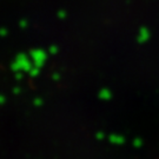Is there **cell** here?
<instances>
[{"label": "cell", "instance_id": "cell-6", "mask_svg": "<svg viewBox=\"0 0 159 159\" xmlns=\"http://www.w3.org/2000/svg\"><path fill=\"white\" fill-rule=\"evenodd\" d=\"M58 51H59V48H58V47L56 45L50 46V48H48V52H50L51 54H57Z\"/></svg>", "mask_w": 159, "mask_h": 159}, {"label": "cell", "instance_id": "cell-12", "mask_svg": "<svg viewBox=\"0 0 159 159\" xmlns=\"http://www.w3.org/2000/svg\"><path fill=\"white\" fill-rule=\"evenodd\" d=\"M16 78H17L18 80L23 79V72H16Z\"/></svg>", "mask_w": 159, "mask_h": 159}, {"label": "cell", "instance_id": "cell-1", "mask_svg": "<svg viewBox=\"0 0 159 159\" xmlns=\"http://www.w3.org/2000/svg\"><path fill=\"white\" fill-rule=\"evenodd\" d=\"M11 67L14 72H29L30 70L33 67V64L31 63V60L26 54L20 53L17 56Z\"/></svg>", "mask_w": 159, "mask_h": 159}, {"label": "cell", "instance_id": "cell-16", "mask_svg": "<svg viewBox=\"0 0 159 159\" xmlns=\"http://www.w3.org/2000/svg\"><path fill=\"white\" fill-rule=\"evenodd\" d=\"M102 136H104L102 133H98V138H102Z\"/></svg>", "mask_w": 159, "mask_h": 159}, {"label": "cell", "instance_id": "cell-9", "mask_svg": "<svg viewBox=\"0 0 159 159\" xmlns=\"http://www.w3.org/2000/svg\"><path fill=\"white\" fill-rule=\"evenodd\" d=\"M27 25H29L27 20H20V23H19V26H20L21 29H26V27H27Z\"/></svg>", "mask_w": 159, "mask_h": 159}, {"label": "cell", "instance_id": "cell-11", "mask_svg": "<svg viewBox=\"0 0 159 159\" xmlns=\"http://www.w3.org/2000/svg\"><path fill=\"white\" fill-rule=\"evenodd\" d=\"M7 30H5V29H1L0 30V37H6L7 35Z\"/></svg>", "mask_w": 159, "mask_h": 159}, {"label": "cell", "instance_id": "cell-13", "mask_svg": "<svg viewBox=\"0 0 159 159\" xmlns=\"http://www.w3.org/2000/svg\"><path fill=\"white\" fill-rule=\"evenodd\" d=\"M59 79H60V74L59 73L53 74V80H56V81H57V80H59Z\"/></svg>", "mask_w": 159, "mask_h": 159}, {"label": "cell", "instance_id": "cell-8", "mask_svg": "<svg viewBox=\"0 0 159 159\" xmlns=\"http://www.w3.org/2000/svg\"><path fill=\"white\" fill-rule=\"evenodd\" d=\"M33 104H34V106L39 107V106H41V105H43V100H41L40 98H37V99H34Z\"/></svg>", "mask_w": 159, "mask_h": 159}, {"label": "cell", "instance_id": "cell-4", "mask_svg": "<svg viewBox=\"0 0 159 159\" xmlns=\"http://www.w3.org/2000/svg\"><path fill=\"white\" fill-rule=\"evenodd\" d=\"M98 96H99V98H100L102 100H110V99L112 98V92L110 91L108 89H102V90L99 91Z\"/></svg>", "mask_w": 159, "mask_h": 159}, {"label": "cell", "instance_id": "cell-7", "mask_svg": "<svg viewBox=\"0 0 159 159\" xmlns=\"http://www.w3.org/2000/svg\"><path fill=\"white\" fill-rule=\"evenodd\" d=\"M111 140L114 142V143H121L123 142V138L119 137V136H112L111 137Z\"/></svg>", "mask_w": 159, "mask_h": 159}, {"label": "cell", "instance_id": "cell-10", "mask_svg": "<svg viewBox=\"0 0 159 159\" xmlns=\"http://www.w3.org/2000/svg\"><path fill=\"white\" fill-rule=\"evenodd\" d=\"M57 16H58V18H60V19H65V18H66V12H65V11H59Z\"/></svg>", "mask_w": 159, "mask_h": 159}, {"label": "cell", "instance_id": "cell-2", "mask_svg": "<svg viewBox=\"0 0 159 159\" xmlns=\"http://www.w3.org/2000/svg\"><path fill=\"white\" fill-rule=\"evenodd\" d=\"M31 58H32V63L34 66L41 67L47 59V53L43 50H33L31 51Z\"/></svg>", "mask_w": 159, "mask_h": 159}, {"label": "cell", "instance_id": "cell-5", "mask_svg": "<svg viewBox=\"0 0 159 159\" xmlns=\"http://www.w3.org/2000/svg\"><path fill=\"white\" fill-rule=\"evenodd\" d=\"M29 73H30V75H31V77H37V75L40 73V67H38V66H34V65H33V67L30 70Z\"/></svg>", "mask_w": 159, "mask_h": 159}, {"label": "cell", "instance_id": "cell-3", "mask_svg": "<svg viewBox=\"0 0 159 159\" xmlns=\"http://www.w3.org/2000/svg\"><path fill=\"white\" fill-rule=\"evenodd\" d=\"M150 31H148V29H145V27H143V29H140V31H139V33H138V37H137V39H138V41L140 43V44H144V43H146L148 39H150Z\"/></svg>", "mask_w": 159, "mask_h": 159}, {"label": "cell", "instance_id": "cell-15", "mask_svg": "<svg viewBox=\"0 0 159 159\" xmlns=\"http://www.w3.org/2000/svg\"><path fill=\"white\" fill-rule=\"evenodd\" d=\"M4 102H5V97L0 94V104H4Z\"/></svg>", "mask_w": 159, "mask_h": 159}, {"label": "cell", "instance_id": "cell-14", "mask_svg": "<svg viewBox=\"0 0 159 159\" xmlns=\"http://www.w3.org/2000/svg\"><path fill=\"white\" fill-rule=\"evenodd\" d=\"M20 92H21V90H20V89H19V87H16V89H14V90H13V93H14V94H19V93H20Z\"/></svg>", "mask_w": 159, "mask_h": 159}]
</instances>
